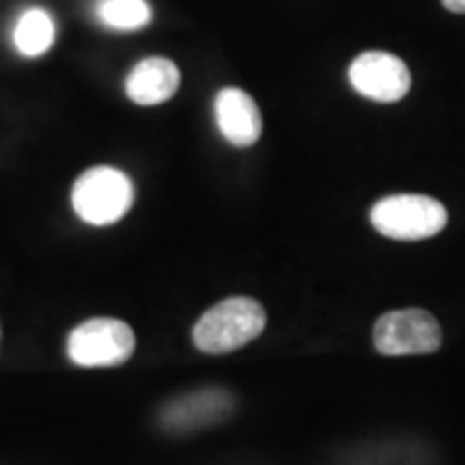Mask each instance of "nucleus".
<instances>
[{
	"label": "nucleus",
	"instance_id": "4",
	"mask_svg": "<svg viewBox=\"0 0 465 465\" xmlns=\"http://www.w3.org/2000/svg\"><path fill=\"white\" fill-rule=\"evenodd\" d=\"M136 349L134 330L121 319L95 317L80 323L67 339V356L84 369H110L132 358Z\"/></svg>",
	"mask_w": 465,
	"mask_h": 465
},
{
	"label": "nucleus",
	"instance_id": "7",
	"mask_svg": "<svg viewBox=\"0 0 465 465\" xmlns=\"http://www.w3.org/2000/svg\"><path fill=\"white\" fill-rule=\"evenodd\" d=\"M232 407H235V399L231 392L207 388V391H196L174 399L162 410L160 420L166 431L188 433L224 420Z\"/></svg>",
	"mask_w": 465,
	"mask_h": 465
},
{
	"label": "nucleus",
	"instance_id": "8",
	"mask_svg": "<svg viewBox=\"0 0 465 465\" xmlns=\"http://www.w3.org/2000/svg\"><path fill=\"white\" fill-rule=\"evenodd\" d=\"M213 110H216L220 134L232 147H252L261 138L263 121H261L257 102L246 91L235 89V86L223 89L216 95Z\"/></svg>",
	"mask_w": 465,
	"mask_h": 465
},
{
	"label": "nucleus",
	"instance_id": "11",
	"mask_svg": "<svg viewBox=\"0 0 465 465\" xmlns=\"http://www.w3.org/2000/svg\"><path fill=\"white\" fill-rule=\"evenodd\" d=\"M95 14L97 20L113 31H138L153 17L147 0H100Z\"/></svg>",
	"mask_w": 465,
	"mask_h": 465
},
{
	"label": "nucleus",
	"instance_id": "9",
	"mask_svg": "<svg viewBox=\"0 0 465 465\" xmlns=\"http://www.w3.org/2000/svg\"><path fill=\"white\" fill-rule=\"evenodd\" d=\"M182 75L173 61L149 56L132 69L125 80L127 97L138 106H158L177 93Z\"/></svg>",
	"mask_w": 465,
	"mask_h": 465
},
{
	"label": "nucleus",
	"instance_id": "10",
	"mask_svg": "<svg viewBox=\"0 0 465 465\" xmlns=\"http://www.w3.org/2000/svg\"><path fill=\"white\" fill-rule=\"evenodd\" d=\"M56 26L48 11L28 9L20 15L14 28V45L22 56L37 58L44 56L54 45Z\"/></svg>",
	"mask_w": 465,
	"mask_h": 465
},
{
	"label": "nucleus",
	"instance_id": "2",
	"mask_svg": "<svg viewBox=\"0 0 465 465\" xmlns=\"http://www.w3.org/2000/svg\"><path fill=\"white\" fill-rule=\"evenodd\" d=\"M134 183L124 171L95 166L83 173L72 190V205L78 218L93 226L119 223L134 205Z\"/></svg>",
	"mask_w": 465,
	"mask_h": 465
},
{
	"label": "nucleus",
	"instance_id": "3",
	"mask_svg": "<svg viewBox=\"0 0 465 465\" xmlns=\"http://www.w3.org/2000/svg\"><path fill=\"white\" fill-rule=\"evenodd\" d=\"M371 223L391 240L416 242L438 235L449 223V212L431 196L394 194L375 203Z\"/></svg>",
	"mask_w": 465,
	"mask_h": 465
},
{
	"label": "nucleus",
	"instance_id": "1",
	"mask_svg": "<svg viewBox=\"0 0 465 465\" xmlns=\"http://www.w3.org/2000/svg\"><path fill=\"white\" fill-rule=\"evenodd\" d=\"M265 308L252 298H229L212 306L196 322L192 341L199 351L223 356L252 342L265 330Z\"/></svg>",
	"mask_w": 465,
	"mask_h": 465
},
{
	"label": "nucleus",
	"instance_id": "12",
	"mask_svg": "<svg viewBox=\"0 0 465 465\" xmlns=\"http://www.w3.org/2000/svg\"><path fill=\"white\" fill-rule=\"evenodd\" d=\"M441 5L452 14H465V0H441Z\"/></svg>",
	"mask_w": 465,
	"mask_h": 465
},
{
	"label": "nucleus",
	"instance_id": "6",
	"mask_svg": "<svg viewBox=\"0 0 465 465\" xmlns=\"http://www.w3.org/2000/svg\"><path fill=\"white\" fill-rule=\"evenodd\" d=\"M349 83L369 100L392 104L407 95L411 75L399 56L373 50L356 56L349 67Z\"/></svg>",
	"mask_w": 465,
	"mask_h": 465
},
{
	"label": "nucleus",
	"instance_id": "5",
	"mask_svg": "<svg viewBox=\"0 0 465 465\" xmlns=\"http://www.w3.org/2000/svg\"><path fill=\"white\" fill-rule=\"evenodd\" d=\"M373 342L383 356H424L441 347V328L431 312L403 308L377 319Z\"/></svg>",
	"mask_w": 465,
	"mask_h": 465
}]
</instances>
